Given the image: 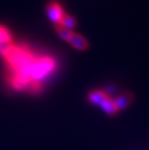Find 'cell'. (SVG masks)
<instances>
[{
    "mask_svg": "<svg viewBox=\"0 0 149 150\" xmlns=\"http://www.w3.org/2000/svg\"><path fill=\"white\" fill-rule=\"evenodd\" d=\"M56 66L55 60L49 56H43L34 60L29 71V76L31 81H40L54 70Z\"/></svg>",
    "mask_w": 149,
    "mask_h": 150,
    "instance_id": "obj_1",
    "label": "cell"
},
{
    "mask_svg": "<svg viewBox=\"0 0 149 150\" xmlns=\"http://www.w3.org/2000/svg\"><path fill=\"white\" fill-rule=\"evenodd\" d=\"M14 46L13 37L8 28L0 24V53L2 56L6 55Z\"/></svg>",
    "mask_w": 149,
    "mask_h": 150,
    "instance_id": "obj_2",
    "label": "cell"
},
{
    "mask_svg": "<svg viewBox=\"0 0 149 150\" xmlns=\"http://www.w3.org/2000/svg\"><path fill=\"white\" fill-rule=\"evenodd\" d=\"M47 16H49V20L54 22L55 24L60 23L63 16L65 14L61 7V5L55 1L50 2L49 4L47 5Z\"/></svg>",
    "mask_w": 149,
    "mask_h": 150,
    "instance_id": "obj_3",
    "label": "cell"
},
{
    "mask_svg": "<svg viewBox=\"0 0 149 150\" xmlns=\"http://www.w3.org/2000/svg\"><path fill=\"white\" fill-rule=\"evenodd\" d=\"M68 43L71 44L72 47H74L75 49L78 50H85L88 49V42L84 37H82L81 35L73 32L70 39L68 40Z\"/></svg>",
    "mask_w": 149,
    "mask_h": 150,
    "instance_id": "obj_4",
    "label": "cell"
},
{
    "mask_svg": "<svg viewBox=\"0 0 149 150\" xmlns=\"http://www.w3.org/2000/svg\"><path fill=\"white\" fill-rule=\"evenodd\" d=\"M99 106L102 108L107 114H109V115H113V114H115L119 111L114 103V100H112L109 95L101 102V104Z\"/></svg>",
    "mask_w": 149,
    "mask_h": 150,
    "instance_id": "obj_5",
    "label": "cell"
},
{
    "mask_svg": "<svg viewBox=\"0 0 149 150\" xmlns=\"http://www.w3.org/2000/svg\"><path fill=\"white\" fill-rule=\"evenodd\" d=\"M132 100H133V95L130 92H126V93H123L119 97H117L114 100V103L117 108H118V110H120L128 107L131 104Z\"/></svg>",
    "mask_w": 149,
    "mask_h": 150,
    "instance_id": "obj_6",
    "label": "cell"
},
{
    "mask_svg": "<svg viewBox=\"0 0 149 150\" xmlns=\"http://www.w3.org/2000/svg\"><path fill=\"white\" fill-rule=\"evenodd\" d=\"M107 96V95L105 93V92L100 91V90H95V91L90 92L89 95H88V99H89V101L91 103L100 105L101 102H102Z\"/></svg>",
    "mask_w": 149,
    "mask_h": 150,
    "instance_id": "obj_7",
    "label": "cell"
},
{
    "mask_svg": "<svg viewBox=\"0 0 149 150\" xmlns=\"http://www.w3.org/2000/svg\"><path fill=\"white\" fill-rule=\"evenodd\" d=\"M59 24L66 27V28H68V29H70V30H72L73 28H75L76 24H77V21H76V20L72 17V16H70V15L65 13Z\"/></svg>",
    "mask_w": 149,
    "mask_h": 150,
    "instance_id": "obj_8",
    "label": "cell"
},
{
    "mask_svg": "<svg viewBox=\"0 0 149 150\" xmlns=\"http://www.w3.org/2000/svg\"><path fill=\"white\" fill-rule=\"evenodd\" d=\"M55 29L59 36L61 37L63 40L67 41V42L70 39V37H71V35L73 34V32H74L73 30H70L68 28L62 26V25H60V24H55Z\"/></svg>",
    "mask_w": 149,
    "mask_h": 150,
    "instance_id": "obj_9",
    "label": "cell"
}]
</instances>
